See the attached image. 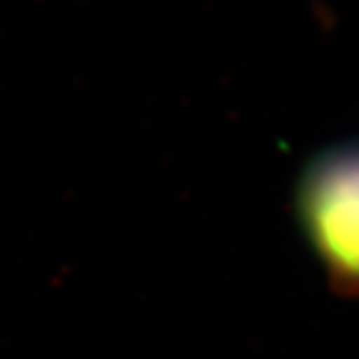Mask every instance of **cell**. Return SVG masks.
<instances>
[{"instance_id":"1","label":"cell","mask_w":359,"mask_h":359,"mask_svg":"<svg viewBox=\"0 0 359 359\" xmlns=\"http://www.w3.org/2000/svg\"><path fill=\"white\" fill-rule=\"evenodd\" d=\"M299 213L327 266L359 278V144L313 160L299 186Z\"/></svg>"}]
</instances>
